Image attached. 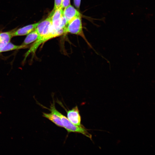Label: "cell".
<instances>
[{
  "label": "cell",
  "mask_w": 155,
  "mask_h": 155,
  "mask_svg": "<svg viewBox=\"0 0 155 155\" xmlns=\"http://www.w3.org/2000/svg\"><path fill=\"white\" fill-rule=\"evenodd\" d=\"M47 109L51 111V113H48L43 112L42 116L49 120L57 126L63 127L60 118L52 109L51 108Z\"/></svg>",
  "instance_id": "obj_8"
},
{
  "label": "cell",
  "mask_w": 155,
  "mask_h": 155,
  "mask_svg": "<svg viewBox=\"0 0 155 155\" xmlns=\"http://www.w3.org/2000/svg\"><path fill=\"white\" fill-rule=\"evenodd\" d=\"M13 32L11 31L0 33V49L4 47L10 42L13 36Z\"/></svg>",
  "instance_id": "obj_9"
},
{
  "label": "cell",
  "mask_w": 155,
  "mask_h": 155,
  "mask_svg": "<svg viewBox=\"0 0 155 155\" xmlns=\"http://www.w3.org/2000/svg\"><path fill=\"white\" fill-rule=\"evenodd\" d=\"M51 16L49 15L46 19L40 22L36 28L38 36L37 40L26 53L27 55H29L30 53L34 55L40 45L52 38L60 36L58 33L51 30Z\"/></svg>",
  "instance_id": "obj_1"
},
{
  "label": "cell",
  "mask_w": 155,
  "mask_h": 155,
  "mask_svg": "<svg viewBox=\"0 0 155 155\" xmlns=\"http://www.w3.org/2000/svg\"><path fill=\"white\" fill-rule=\"evenodd\" d=\"M82 16L77 17L69 22L64 29V34L67 33L81 36L91 48L92 47L85 37L83 31Z\"/></svg>",
  "instance_id": "obj_3"
},
{
  "label": "cell",
  "mask_w": 155,
  "mask_h": 155,
  "mask_svg": "<svg viewBox=\"0 0 155 155\" xmlns=\"http://www.w3.org/2000/svg\"><path fill=\"white\" fill-rule=\"evenodd\" d=\"M50 108L52 109L60 118L63 128H65L68 133L73 132L81 133L92 140V135L88 131V130L82 125L78 126L72 123L67 117L57 110L54 100L53 103L51 104Z\"/></svg>",
  "instance_id": "obj_2"
},
{
  "label": "cell",
  "mask_w": 155,
  "mask_h": 155,
  "mask_svg": "<svg viewBox=\"0 0 155 155\" xmlns=\"http://www.w3.org/2000/svg\"><path fill=\"white\" fill-rule=\"evenodd\" d=\"M67 118L72 123L77 126L82 125L81 124V118L77 106L67 111Z\"/></svg>",
  "instance_id": "obj_5"
},
{
  "label": "cell",
  "mask_w": 155,
  "mask_h": 155,
  "mask_svg": "<svg viewBox=\"0 0 155 155\" xmlns=\"http://www.w3.org/2000/svg\"><path fill=\"white\" fill-rule=\"evenodd\" d=\"M62 0H55L53 9L52 11H54L56 9L61 7Z\"/></svg>",
  "instance_id": "obj_12"
},
{
  "label": "cell",
  "mask_w": 155,
  "mask_h": 155,
  "mask_svg": "<svg viewBox=\"0 0 155 155\" xmlns=\"http://www.w3.org/2000/svg\"><path fill=\"white\" fill-rule=\"evenodd\" d=\"M63 8L61 7L52 11L50 15L51 16V28L54 30L58 31L64 29H61L60 26L63 15Z\"/></svg>",
  "instance_id": "obj_4"
},
{
  "label": "cell",
  "mask_w": 155,
  "mask_h": 155,
  "mask_svg": "<svg viewBox=\"0 0 155 155\" xmlns=\"http://www.w3.org/2000/svg\"><path fill=\"white\" fill-rule=\"evenodd\" d=\"M81 0H73L74 4L75 7L78 9H79L81 4Z\"/></svg>",
  "instance_id": "obj_14"
},
{
  "label": "cell",
  "mask_w": 155,
  "mask_h": 155,
  "mask_svg": "<svg viewBox=\"0 0 155 155\" xmlns=\"http://www.w3.org/2000/svg\"><path fill=\"white\" fill-rule=\"evenodd\" d=\"M38 36V34L35 29L28 34L22 45H26L35 41L37 39Z\"/></svg>",
  "instance_id": "obj_10"
},
{
  "label": "cell",
  "mask_w": 155,
  "mask_h": 155,
  "mask_svg": "<svg viewBox=\"0 0 155 155\" xmlns=\"http://www.w3.org/2000/svg\"><path fill=\"white\" fill-rule=\"evenodd\" d=\"M63 15L66 18L67 24L74 18L82 16L80 12L70 5L64 8Z\"/></svg>",
  "instance_id": "obj_6"
},
{
  "label": "cell",
  "mask_w": 155,
  "mask_h": 155,
  "mask_svg": "<svg viewBox=\"0 0 155 155\" xmlns=\"http://www.w3.org/2000/svg\"><path fill=\"white\" fill-rule=\"evenodd\" d=\"M40 22L28 25L14 31L13 36H23L28 34L36 28Z\"/></svg>",
  "instance_id": "obj_7"
},
{
  "label": "cell",
  "mask_w": 155,
  "mask_h": 155,
  "mask_svg": "<svg viewBox=\"0 0 155 155\" xmlns=\"http://www.w3.org/2000/svg\"><path fill=\"white\" fill-rule=\"evenodd\" d=\"M70 5V0H62L61 7L63 8H64Z\"/></svg>",
  "instance_id": "obj_13"
},
{
  "label": "cell",
  "mask_w": 155,
  "mask_h": 155,
  "mask_svg": "<svg viewBox=\"0 0 155 155\" xmlns=\"http://www.w3.org/2000/svg\"><path fill=\"white\" fill-rule=\"evenodd\" d=\"M27 48V46L26 45H16L9 42L4 47L0 49V53L15 50L25 49Z\"/></svg>",
  "instance_id": "obj_11"
}]
</instances>
